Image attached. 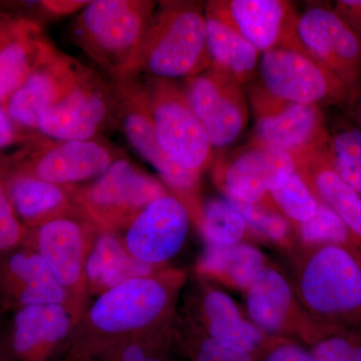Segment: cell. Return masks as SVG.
Masks as SVG:
<instances>
[{
	"label": "cell",
	"instance_id": "1",
	"mask_svg": "<svg viewBox=\"0 0 361 361\" xmlns=\"http://www.w3.org/2000/svg\"><path fill=\"white\" fill-rule=\"evenodd\" d=\"M186 279L184 271L166 267L97 296L73 325L59 361L94 360L123 339L172 322Z\"/></svg>",
	"mask_w": 361,
	"mask_h": 361
},
{
	"label": "cell",
	"instance_id": "2",
	"mask_svg": "<svg viewBox=\"0 0 361 361\" xmlns=\"http://www.w3.org/2000/svg\"><path fill=\"white\" fill-rule=\"evenodd\" d=\"M210 66L204 4L163 1L157 6L129 78L174 82Z\"/></svg>",
	"mask_w": 361,
	"mask_h": 361
},
{
	"label": "cell",
	"instance_id": "3",
	"mask_svg": "<svg viewBox=\"0 0 361 361\" xmlns=\"http://www.w3.org/2000/svg\"><path fill=\"white\" fill-rule=\"evenodd\" d=\"M304 254L293 287L296 298L313 322L353 331L361 324V253L320 245Z\"/></svg>",
	"mask_w": 361,
	"mask_h": 361
},
{
	"label": "cell",
	"instance_id": "4",
	"mask_svg": "<svg viewBox=\"0 0 361 361\" xmlns=\"http://www.w3.org/2000/svg\"><path fill=\"white\" fill-rule=\"evenodd\" d=\"M157 6L148 0L90 1L73 23V40L111 82L129 78Z\"/></svg>",
	"mask_w": 361,
	"mask_h": 361
},
{
	"label": "cell",
	"instance_id": "5",
	"mask_svg": "<svg viewBox=\"0 0 361 361\" xmlns=\"http://www.w3.org/2000/svg\"><path fill=\"white\" fill-rule=\"evenodd\" d=\"M97 231L75 205L26 227L23 246L39 254L66 292V308L75 323L90 304L85 263Z\"/></svg>",
	"mask_w": 361,
	"mask_h": 361
},
{
	"label": "cell",
	"instance_id": "6",
	"mask_svg": "<svg viewBox=\"0 0 361 361\" xmlns=\"http://www.w3.org/2000/svg\"><path fill=\"white\" fill-rule=\"evenodd\" d=\"M169 194L161 180L120 157L103 175L75 186L73 201L97 229L123 234L142 209Z\"/></svg>",
	"mask_w": 361,
	"mask_h": 361
},
{
	"label": "cell",
	"instance_id": "7",
	"mask_svg": "<svg viewBox=\"0 0 361 361\" xmlns=\"http://www.w3.org/2000/svg\"><path fill=\"white\" fill-rule=\"evenodd\" d=\"M142 85L159 145L169 160L201 178L214 148L183 87L173 80L146 78Z\"/></svg>",
	"mask_w": 361,
	"mask_h": 361
},
{
	"label": "cell",
	"instance_id": "8",
	"mask_svg": "<svg viewBox=\"0 0 361 361\" xmlns=\"http://www.w3.org/2000/svg\"><path fill=\"white\" fill-rule=\"evenodd\" d=\"M113 85L115 118L130 146L160 175L169 191L189 209L192 221L198 225L202 206L200 177L186 172L169 160L158 140L147 106L141 80L123 78Z\"/></svg>",
	"mask_w": 361,
	"mask_h": 361
},
{
	"label": "cell",
	"instance_id": "9",
	"mask_svg": "<svg viewBox=\"0 0 361 361\" xmlns=\"http://www.w3.org/2000/svg\"><path fill=\"white\" fill-rule=\"evenodd\" d=\"M265 96L282 104L348 106V87L310 52L276 49L264 52L258 66Z\"/></svg>",
	"mask_w": 361,
	"mask_h": 361
},
{
	"label": "cell",
	"instance_id": "10",
	"mask_svg": "<svg viewBox=\"0 0 361 361\" xmlns=\"http://www.w3.org/2000/svg\"><path fill=\"white\" fill-rule=\"evenodd\" d=\"M110 145L99 139L54 141L39 137L26 142L23 151L6 159L8 167L37 179L75 187L103 175L120 158Z\"/></svg>",
	"mask_w": 361,
	"mask_h": 361
},
{
	"label": "cell",
	"instance_id": "11",
	"mask_svg": "<svg viewBox=\"0 0 361 361\" xmlns=\"http://www.w3.org/2000/svg\"><path fill=\"white\" fill-rule=\"evenodd\" d=\"M296 172L291 154L252 140L229 158L216 161L214 178L227 198L276 209L270 194Z\"/></svg>",
	"mask_w": 361,
	"mask_h": 361
},
{
	"label": "cell",
	"instance_id": "12",
	"mask_svg": "<svg viewBox=\"0 0 361 361\" xmlns=\"http://www.w3.org/2000/svg\"><path fill=\"white\" fill-rule=\"evenodd\" d=\"M183 90L213 148L230 146L245 130L248 102L243 87L229 73L211 66L185 80Z\"/></svg>",
	"mask_w": 361,
	"mask_h": 361
},
{
	"label": "cell",
	"instance_id": "13",
	"mask_svg": "<svg viewBox=\"0 0 361 361\" xmlns=\"http://www.w3.org/2000/svg\"><path fill=\"white\" fill-rule=\"evenodd\" d=\"M114 121L113 85L92 71L40 116L37 130L54 141H90Z\"/></svg>",
	"mask_w": 361,
	"mask_h": 361
},
{
	"label": "cell",
	"instance_id": "14",
	"mask_svg": "<svg viewBox=\"0 0 361 361\" xmlns=\"http://www.w3.org/2000/svg\"><path fill=\"white\" fill-rule=\"evenodd\" d=\"M297 32L305 49L348 87L350 101L360 94L361 39L334 8L308 7L298 16Z\"/></svg>",
	"mask_w": 361,
	"mask_h": 361
},
{
	"label": "cell",
	"instance_id": "15",
	"mask_svg": "<svg viewBox=\"0 0 361 361\" xmlns=\"http://www.w3.org/2000/svg\"><path fill=\"white\" fill-rule=\"evenodd\" d=\"M251 103L256 116L253 141L295 159L329 145V130L319 106L282 104L262 94H252Z\"/></svg>",
	"mask_w": 361,
	"mask_h": 361
},
{
	"label": "cell",
	"instance_id": "16",
	"mask_svg": "<svg viewBox=\"0 0 361 361\" xmlns=\"http://www.w3.org/2000/svg\"><path fill=\"white\" fill-rule=\"evenodd\" d=\"M73 325L70 312L61 304L16 310L0 336V361H59Z\"/></svg>",
	"mask_w": 361,
	"mask_h": 361
},
{
	"label": "cell",
	"instance_id": "17",
	"mask_svg": "<svg viewBox=\"0 0 361 361\" xmlns=\"http://www.w3.org/2000/svg\"><path fill=\"white\" fill-rule=\"evenodd\" d=\"M237 30L260 54L290 49L310 52L297 32V14L284 0H213L204 4Z\"/></svg>",
	"mask_w": 361,
	"mask_h": 361
},
{
	"label": "cell",
	"instance_id": "18",
	"mask_svg": "<svg viewBox=\"0 0 361 361\" xmlns=\"http://www.w3.org/2000/svg\"><path fill=\"white\" fill-rule=\"evenodd\" d=\"M191 221L186 205L174 195H166L135 216L123 232V243L137 260L164 267L184 245Z\"/></svg>",
	"mask_w": 361,
	"mask_h": 361
},
{
	"label": "cell",
	"instance_id": "19",
	"mask_svg": "<svg viewBox=\"0 0 361 361\" xmlns=\"http://www.w3.org/2000/svg\"><path fill=\"white\" fill-rule=\"evenodd\" d=\"M202 286L185 316L214 341L244 351L260 361L271 349L287 339L261 331L242 315L237 304L224 291L206 284Z\"/></svg>",
	"mask_w": 361,
	"mask_h": 361
},
{
	"label": "cell",
	"instance_id": "20",
	"mask_svg": "<svg viewBox=\"0 0 361 361\" xmlns=\"http://www.w3.org/2000/svg\"><path fill=\"white\" fill-rule=\"evenodd\" d=\"M92 71L77 59L56 49L2 106L18 127L37 130L40 116Z\"/></svg>",
	"mask_w": 361,
	"mask_h": 361
},
{
	"label": "cell",
	"instance_id": "21",
	"mask_svg": "<svg viewBox=\"0 0 361 361\" xmlns=\"http://www.w3.org/2000/svg\"><path fill=\"white\" fill-rule=\"evenodd\" d=\"M42 304L66 308L68 299L39 254L21 246L0 255V313Z\"/></svg>",
	"mask_w": 361,
	"mask_h": 361
},
{
	"label": "cell",
	"instance_id": "22",
	"mask_svg": "<svg viewBox=\"0 0 361 361\" xmlns=\"http://www.w3.org/2000/svg\"><path fill=\"white\" fill-rule=\"evenodd\" d=\"M250 320L267 336L289 339L292 334L304 337L293 287L280 271L266 266L245 290Z\"/></svg>",
	"mask_w": 361,
	"mask_h": 361
},
{
	"label": "cell",
	"instance_id": "23",
	"mask_svg": "<svg viewBox=\"0 0 361 361\" xmlns=\"http://www.w3.org/2000/svg\"><path fill=\"white\" fill-rule=\"evenodd\" d=\"M296 161L297 172L316 198L336 212L361 243V197L336 172L329 145Z\"/></svg>",
	"mask_w": 361,
	"mask_h": 361
},
{
	"label": "cell",
	"instance_id": "24",
	"mask_svg": "<svg viewBox=\"0 0 361 361\" xmlns=\"http://www.w3.org/2000/svg\"><path fill=\"white\" fill-rule=\"evenodd\" d=\"M166 267L147 264L133 257L121 233L99 230L85 263L87 290L90 296L97 297L123 282L149 276Z\"/></svg>",
	"mask_w": 361,
	"mask_h": 361
},
{
	"label": "cell",
	"instance_id": "25",
	"mask_svg": "<svg viewBox=\"0 0 361 361\" xmlns=\"http://www.w3.org/2000/svg\"><path fill=\"white\" fill-rule=\"evenodd\" d=\"M56 49L37 21L20 18L13 39L0 49V106Z\"/></svg>",
	"mask_w": 361,
	"mask_h": 361
},
{
	"label": "cell",
	"instance_id": "26",
	"mask_svg": "<svg viewBox=\"0 0 361 361\" xmlns=\"http://www.w3.org/2000/svg\"><path fill=\"white\" fill-rule=\"evenodd\" d=\"M9 200L25 227H32L61 211L75 206V187L61 186L32 176L16 172L1 158Z\"/></svg>",
	"mask_w": 361,
	"mask_h": 361
},
{
	"label": "cell",
	"instance_id": "27",
	"mask_svg": "<svg viewBox=\"0 0 361 361\" xmlns=\"http://www.w3.org/2000/svg\"><path fill=\"white\" fill-rule=\"evenodd\" d=\"M204 9L211 66L229 73L242 87L248 85L257 73L260 52L217 14Z\"/></svg>",
	"mask_w": 361,
	"mask_h": 361
},
{
	"label": "cell",
	"instance_id": "28",
	"mask_svg": "<svg viewBox=\"0 0 361 361\" xmlns=\"http://www.w3.org/2000/svg\"><path fill=\"white\" fill-rule=\"evenodd\" d=\"M266 266L262 252L245 242L232 246L206 245L197 263V273L245 291Z\"/></svg>",
	"mask_w": 361,
	"mask_h": 361
},
{
	"label": "cell",
	"instance_id": "29",
	"mask_svg": "<svg viewBox=\"0 0 361 361\" xmlns=\"http://www.w3.org/2000/svg\"><path fill=\"white\" fill-rule=\"evenodd\" d=\"M176 318L155 329L123 339L94 361H179L175 337Z\"/></svg>",
	"mask_w": 361,
	"mask_h": 361
},
{
	"label": "cell",
	"instance_id": "30",
	"mask_svg": "<svg viewBox=\"0 0 361 361\" xmlns=\"http://www.w3.org/2000/svg\"><path fill=\"white\" fill-rule=\"evenodd\" d=\"M197 227L200 229L206 245L221 247L243 243L250 230L243 217L225 197L203 203Z\"/></svg>",
	"mask_w": 361,
	"mask_h": 361
},
{
	"label": "cell",
	"instance_id": "31",
	"mask_svg": "<svg viewBox=\"0 0 361 361\" xmlns=\"http://www.w3.org/2000/svg\"><path fill=\"white\" fill-rule=\"evenodd\" d=\"M175 337L188 361H256L244 351L214 341L184 315L176 317Z\"/></svg>",
	"mask_w": 361,
	"mask_h": 361
},
{
	"label": "cell",
	"instance_id": "32",
	"mask_svg": "<svg viewBox=\"0 0 361 361\" xmlns=\"http://www.w3.org/2000/svg\"><path fill=\"white\" fill-rule=\"evenodd\" d=\"M295 228L304 245H338L361 253L360 240L341 218L322 202H318L317 210L310 220Z\"/></svg>",
	"mask_w": 361,
	"mask_h": 361
},
{
	"label": "cell",
	"instance_id": "33",
	"mask_svg": "<svg viewBox=\"0 0 361 361\" xmlns=\"http://www.w3.org/2000/svg\"><path fill=\"white\" fill-rule=\"evenodd\" d=\"M329 149L339 176L361 197V130L345 123L329 133Z\"/></svg>",
	"mask_w": 361,
	"mask_h": 361
},
{
	"label": "cell",
	"instance_id": "34",
	"mask_svg": "<svg viewBox=\"0 0 361 361\" xmlns=\"http://www.w3.org/2000/svg\"><path fill=\"white\" fill-rule=\"evenodd\" d=\"M270 198L277 210L294 227L310 220L317 210L319 202L298 172L292 175L283 186L273 191Z\"/></svg>",
	"mask_w": 361,
	"mask_h": 361
},
{
	"label": "cell",
	"instance_id": "35",
	"mask_svg": "<svg viewBox=\"0 0 361 361\" xmlns=\"http://www.w3.org/2000/svg\"><path fill=\"white\" fill-rule=\"evenodd\" d=\"M225 198L243 217L251 231L278 245H291V223L277 209Z\"/></svg>",
	"mask_w": 361,
	"mask_h": 361
},
{
	"label": "cell",
	"instance_id": "36",
	"mask_svg": "<svg viewBox=\"0 0 361 361\" xmlns=\"http://www.w3.org/2000/svg\"><path fill=\"white\" fill-rule=\"evenodd\" d=\"M26 227L16 215L7 194L0 158V255L25 245Z\"/></svg>",
	"mask_w": 361,
	"mask_h": 361
},
{
	"label": "cell",
	"instance_id": "37",
	"mask_svg": "<svg viewBox=\"0 0 361 361\" xmlns=\"http://www.w3.org/2000/svg\"><path fill=\"white\" fill-rule=\"evenodd\" d=\"M310 351L315 361H353L350 331L330 332L312 344Z\"/></svg>",
	"mask_w": 361,
	"mask_h": 361
},
{
	"label": "cell",
	"instance_id": "38",
	"mask_svg": "<svg viewBox=\"0 0 361 361\" xmlns=\"http://www.w3.org/2000/svg\"><path fill=\"white\" fill-rule=\"evenodd\" d=\"M260 361H315V360L310 350L302 348L291 339H285L271 349Z\"/></svg>",
	"mask_w": 361,
	"mask_h": 361
},
{
	"label": "cell",
	"instance_id": "39",
	"mask_svg": "<svg viewBox=\"0 0 361 361\" xmlns=\"http://www.w3.org/2000/svg\"><path fill=\"white\" fill-rule=\"evenodd\" d=\"M25 129L18 127L7 115L6 109L0 106V149L13 146L18 142H28L42 135L25 134Z\"/></svg>",
	"mask_w": 361,
	"mask_h": 361
},
{
	"label": "cell",
	"instance_id": "40",
	"mask_svg": "<svg viewBox=\"0 0 361 361\" xmlns=\"http://www.w3.org/2000/svg\"><path fill=\"white\" fill-rule=\"evenodd\" d=\"M334 11L361 39V0H339L334 4Z\"/></svg>",
	"mask_w": 361,
	"mask_h": 361
},
{
	"label": "cell",
	"instance_id": "41",
	"mask_svg": "<svg viewBox=\"0 0 361 361\" xmlns=\"http://www.w3.org/2000/svg\"><path fill=\"white\" fill-rule=\"evenodd\" d=\"M90 1H42L39 6L44 8V13L52 16H65V14L82 11Z\"/></svg>",
	"mask_w": 361,
	"mask_h": 361
},
{
	"label": "cell",
	"instance_id": "42",
	"mask_svg": "<svg viewBox=\"0 0 361 361\" xmlns=\"http://www.w3.org/2000/svg\"><path fill=\"white\" fill-rule=\"evenodd\" d=\"M20 18L0 13V49L13 39Z\"/></svg>",
	"mask_w": 361,
	"mask_h": 361
},
{
	"label": "cell",
	"instance_id": "43",
	"mask_svg": "<svg viewBox=\"0 0 361 361\" xmlns=\"http://www.w3.org/2000/svg\"><path fill=\"white\" fill-rule=\"evenodd\" d=\"M348 106L350 109L355 125L361 130V92L351 99Z\"/></svg>",
	"mask_w": 361,
	"mask_h": 361
},
{
	"label": "cell",
	"instance_id": "44",
	"mask_svg": "<svg viewBox=\"0 0 361 361\" xmlns=\"http://www.w3.org/2000/svg\"><path fill=\"white\" fill-rule=\"evenodd\" d=\"M351 341V360L353 361H361V336L350 331Z\"/></svg>",
	"mask_w": 361,
	"mask_h": 361
},
{
	"label": "cell",
	"instance_id": "45",
	"mask_svg": "<svg viewBox=\"0 0 361 361\" xmlns=\"http://www.w3.org/2000/svg\"><path fill=\"white\" fill-rule=\"evenodd\" d=\"M80 361H94V360H80Z\"/></svg>",
	"mask_w": 361,
	"mask_h": 361
},
{
	"label": "cell",
	"instance_id": "46",
	"mask_svg": "<svg viewBox=\"0 0 361 361\" xmlns=\"http://www.w3.org/2000/svg\"><path fill=\"white\" fill-rule=\"evenodd\" d=\"M0 314H1V313H0Z\"/></svg>",
	"mask_w": 361,
	"mask_h": 361
}]
</instances>
